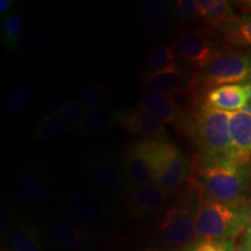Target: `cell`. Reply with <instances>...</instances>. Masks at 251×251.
I'll list each match as a JSON object with an SVG mask.
<instances>
[{
	"mask_svg": "<svg viewBox=\"0 0 251 251\" xmlns=\"http://www.w3.org/2000/svg\"><path fill=\"white\" fill-rule=\"evenodd\" d=\"M0 30H1V43L5 47L9 54L17 50L18 46L20 45L21 37L24 31V19L23 15L18 12L6 14L1 19L0 24Z\"/></svg>",
	"mask_w": 251,
	"mask_h": 251,
	"instance_id": "d4e9b609",
	"label": "cell"
},
{
	"mask_svg": "<svg viewBox=\"0 0 251 251\" xmlns=\"http://www.w3.org/2000/svg\"><path fill=\"white\" fill-rule=\"evenodd\" d=\"M251 247V201H250V211H249V219H248V224L244 230L242 241L240 244V251H246Z\"/></svg>",
	"mask_w": 251,
	"mask_h": 251,
	"instance_id": "d590c367",
	"label": "cell"
},
{
	"mask_svg": "<svg viewBox=\"0 0 251 251\" xmlns=\"http://www.w3.org/2000/svg\"><path fill=\"white\" fill-rule=\"evenodd\" d=\"M144 251H176V249L170 246H168V244H164V246H156V247L147 248Z\"/></svg>",
	"mask_w": 251,
	"mask_h": 251,
	"instance_id": "74e56055",
	"label": "cell"
},
{
	"mask_svg": "<svg viewBox=\"0 0 251 251\" xmlns=\"http://www.w3.org/2000/svg\"><path fill=\"white\" fill-rule=\"evenodd\" d=\"M14 183L18 196L28 205H41L49 194V177L41 165L33 164L25 168L17 176Z\"/></svg>",
	"mask_w": 251,
	"mask_h": 251,
	"instance_id": "8fae6325",
	"label": "cell"
},
{
	"mask_svg": "<svg viewBox=\"0 0 251 251\" xmlns=\"http://www.w3.org/2000/svg\"><path fill=\"white\" fill-rule=\"evenodd\" d=\"M174 19L180 21H193L199 18L196 0H178L172 2Z\"/></svg>",
	"mask_w": 251,
	"mask_h": 251,
	"instance_id": "d6a6232c",
	"label": "cell"
},
{
	"mask_svg": "<svg viewBox=\"0 0 251 251\" xmlns=\"http://www.w3.org/2000/svg\"><path fill=\"white\" fill-rule=\"evenodd\" d=\"M205 105L218 111L234 113L249 105V84H231L209 90Z\"/></svg>",
	"mask_w": 251,
	"mask_h": 251,
	"instance_id": "5bb4252c",
	"label": "cell"
},
{
	"mask_svg": "<svg viewBox=\"0 0 251 251\" xmlns=\"http://www.w3.org/2000/svg\"><path fill=\"white\" fill-rule=\"evenodd\" d=\"M68 205L72 214L85 222L99 221L108 213L101 197L93 190L74 191L69 196Z\"/></svg>",
	"mask_w": 251,
	"mask_h": 251,
	"instance_id": "2e32d148",
	"label": "cell"
},
{
	"mask_svg": "<svg viewBox=\"0 0 251 251\" xmlns=\"http://www.w3.org/2000/svg\"><path fill=\"white\" fill-rule=\"evenodd\" d=\"M12 251H41V238L37 228L33 224L23 221L15 226L8 237Z\"/></svg>",
	"mask_w": 251,
	"mask_h": 251,
	"instance_id": "44dd1931",
	"label": "cell"
},
{
	"mask_svg": "<svg viewBox=\"0 0 251 251\" xmlns=\"http://www.w3.org/2000/svg\"><path fill=\"white\" fill-rule=\"evenodd\" d=\"M224 33L229 45L251 48V17L244 15L240 18L237 23L227 28Z\"/></svg>",
	"mask_w": 251,
	"mask_h": 251,
	"instance_id": "83f0119b",
	"label": "cell"
},
{
	"mask_svg": "<svg viewBox=\"0 0 251 251\" xmlns=\"http://www.w3.org/2000/svg\"><path fill=\"white\" fill-rule=\"evenodd\" d=\"M51 241L61 249L71 250L83 242L85 235L75 222L67 216H57L52 220L49 227Z\"/></svg>",
	"mask_w": 251,
	"mask_h": 251,
	"instance_id": "d6986e66",
	"label": "cell"
},
{
	"mask_svg": "<svg viewBox=\"0 0 251 251\" xmlns=\"http://www.w3.org/2000/svg\"><path fill=\"white\" fill-rule=\"evenodd\" d=\"M230 113L218 111L205 103L197 115L196 140L200 148L198 159L201 161H230Z\"/></svg>",
	"mask_w": 251,
	"mask_h": 251,
	"instance_id": "277c9868",
	"label": "cell"
},
{
	"mask_svg": "<svg viewBox=\"0 0 251 251\" xmlns=\"http://www.w3.org/2000/svg\"><path fill=\"white\" fill-rule=\"evenodd\" d=\"M198 84L208 89L251 83V54L221 51L197 74Z\"/></svg>",
	"mask_w": 251,
	"mask_h": 251,
	"instance_id": "5b68a950",
	"label": "cell"
},
{
	"mask_svg": "<svg viewBox=\"0 0 251 251\" xmlns=\"http://www.w3.org/2000/svg\"><path fill=\"white\" fill-rule=\"evenodd\" d=\"M151 141L152 139L137 141L125 152L122 159L125 178L133 188L153 184V176L149 159Z\"/></svg>",
	"mask_w": 251,
	"mask_h": 251,
	"instance_id": "9c48e42d",
	"label": "cell"
},
{
	"mask_svg": "<svg viewBox=\"0 0 251 251\" xmlns=\"http://www.w3.org/2000/svg\"><path fill=\"white\" fill-rule=\"evenodd\" d=\"M176 59H177V56L171 47H157L150 51L144 65L148 72L161 71L177 65Z\"/></svg>",
	"mask_w": 251,
	"mask_h": 251,
	"instance_id": "f1b7e54d",
	"label": "cell"
},
{
	"mask_svg": "<svg viewBox=\"0 0 251 251\" xmlns=\"http://www.w3.org/2000/svg\"><path fill=\"white\" fill-rule=\"evenodd\" d=\"M250 201L226 203L201 198L196 218V240L229 242L246 230Z\"/></svg>",
	"mask_w": 251,
	"mask_h": 251,
	"instance_id": "7a4b0ae2",
	"label": "cell"
},
{
	"mask_svg": "<svg viewBox=\"0 0 251 251\" xmlns=\"http://www.w3.org/2000/svg\"><path fill=\"white\" fill-rule=\"evenodd\" d=\"M117 125L128 133L152 140L165 139V125L139 108L117 111Z\"/></svg>",
	"mask_w": 251,
	"mask_h": 251,
	"instance_id": "7c38bea8",
	"label": "cell"
},
{
	"mask_svg": "<svg viewBox=\"0 0 251 251\" xmlns=\"http://www.w3.org/2000/svg\"><path fill=\"white\" fill-rule=\"evenodd\" d=\"M34 84L29 80L19 81L9 92L5 103L6 115L9 119H18L26 111L34 96Z\"/></svg>",
	"mask_w": 251,
	"mask_h": 251,
	"instance_id": "7402d4cb",
	"label": "cell"
},
{
	"mask_svg": "<svg viewBox=\"0 0 251 251\" xmlns=\"http://www.w3.org/2000/svg\"><path fill=\"white\" fill-rule=\"evenodd\" d=\"M70 102V98L65 93L50 92L40 99L37 109L42 117H47V115L56 117V115H61V113L67 108Z\"/></svg>",
	"mask_w": 251,
	"mask_h": 251,
	"instance_id": "4dcf8cb0",
	"label": "cell"
},
{
	"mask_svg": "<svg viewBox=\"0 0 251 251\" xmlns=\"http://www.w3.org/2000/svg\"><path fill=\"white\" fill-rule=\"evenodd\" d=\"M193 251H236L231 241L218 242V241H200L196 240Z\"/></svg>",
	"mask_w": 251,
	"mask_h": 251,
	"instance_id": "836d02e7",
	"label": "cell"
},
{
	"mask_svg": "<svg viewBox=\"0 0 251 251\" xmlns=\"http://www.w3.org/2000/svg\"><path fill=\"white\" fill-rule=\"evenodd\" d=\"M9 228V208L7 202L5 200L1 201V207H0V236L4 238L7 234Z\"/></svg>",
	"mask_w": 251,
	"mask_h": 251,
	"instance_id": "e575fe53",
	"label": "cell"
},
{
	"mask_svg": "<svg viewBox=\"0 0 251 251\" xmlns=\"http://www.w3.org/2000/svg\"><path fill=\"white\" fill-rule=\"evenodd\" d=\"M193 166L194 163L192 159L180 151L174 161L157 176L153 184L164 192L171 194L175 191L179 190L181 185L190 179L193 174Z\"/></svg>",
	"mask_w": 251,
	"mask_h": 251,
	"instance_id": "e0dca14e",
	"label": "cell"
},
{
	"mask_svg": "<svg viewBox=\"0 0 251 251\" xmlns=\"http://www.w3.org/2000/svg\"><path fill=\"white\" fill-rule=\"evenodd\" d=\"M65 131L64 125L61 120L59 115L51 117H41L34 127L31 137L36 141H52L64 135Z\"/></svg>",
	"mask_w": 251,
	"mask_h": 251,
	"instance_id": "4316f807",
	"label": "cell"
},
{
	"mask_svg": "<svg viewBox=\"0 0 251 251\" xmlns=\"http://www.w3.org/2000/svg\"><path fill=\"white\" fill-rule=\"evenodd\" d=\"M109 100V91L102 84H93L85 90H83L78 97V101L85 107L87 111L102 107L107 105Z\"/></svg>",
	"mask_w": 251,
	"mask_h": 251,
	"instance_id": "f546056e",
	"label": "cell"
},
{
	"mask_svg": "<svg viewBox=\"0 0 251 251\" xmlns=\"http://www.w3.org/2000/svg\"><path fill=\"white\" fill-rule=\"evenodd\" d=\"M139 80L150 92H157L174 97L176 94L186 93L197 85V75L191 76L179 65L164 69L161 71H144L139 76Z\"/></svg>",
	"mask_w": 251,
	"mask_h": 251,
	"instance_id": "ba28073f",
	"label": "cell"
},
{
	"mask_svg": "<svg viewBox=\"0 0 251 251\" xmlns=\"http://www.w3.org/2000/svg\"><path fill=\"white\" fill-rule=\"evenodd\" d=\"M13 6L12 0H0V14H6Z\"/></svg>",
	"mask_w": 251,
	"mask_h": 251,
	"instance_id": "8d00e7d4",
	"label": "cell"
},
{
	"mask_svg": "<svg viewBox=\"0 0 251 251\" xmlns=\"http://www.w3.org/2000/svg\"><path fill=\"white\" fill-rule=\"evenodd\" d=\"M170 196L155 184L135 187L128 194L127 209L135 219L146 218L158 211Z\"/></svg>",
	"mask_w": 251,
	"mask_h": 251,
	"instance_id": "9a60e30c",
	"label": "cell"
},
{
	"mask_svg": "<svg viewBox=\"0 0 251 251\" xmlns=\"http://www.w3.org/2000/svg\"><path fill=\"white\" fill-rule=\"evenodd\" d=\"M194 166L192 179L201 198L226 203L247 200L246 194L251 183L249 165H238L228 159L201 161L197 158Z\"/></svg>",
	"mask_w": 251,
	"mask_h": 251,
	"instance_id": "6da1fadb",
	"label": "cell"
},
{
	"mask_svg": "<svg viewBox=\"0 0 251 251\" xmlns=\"http://www.w3.org/2000/svg\"><path fill=\"white\" fill-rule=\"evenodd\" d=\"M179 152L180 150L166 139L151 141L149 159L153 176V180L156 179L157 176L161 174L166 166L174 161Z\"/></svg>",
	"mask_w": 251,
	"mask_h": 251,
	"instance_id": "603a6c76",
	"label": "cell"
},
{
	"mask_svg": "<svg viewBox=\"0 0 251 251\" xmlns=\"http://www.w3.org/2000/svg\"><path fill=\"white\" fill-rule=\"evenodd\" d=\"M139 18L147 29H164L171 23V19H174L172 2L165 0H153L147 2L140 8Z\"/></svg>",
	"mask_w": 251,
	"mask_h": 251,
	"instance_id": "ffe728a7",
	"label": "cell"
},
{
	"mask_svg": "<svg viewBox=\"0 0 251 251\" xmlns=\"http://www.w3.org/2000/svg\"><path fill=\"white\" fill-rule=\"evenodd\" d=\"M177 58L197 69L206 67L219 52V43L208 31L190 30L178 34L171 42Z\"/></svg>",
	"mask_w": 251,
	"mask_h": 251,
	"instance_id": "52a82bcc",
	"label": "cell"
},
{
	"mask_svg": "<svg viewBox=\"0 0 251 251\" xmlns=\"http://www.w3.org/2000/svg\"><path fill=\"white\" fill-rule=\"evenodd\" d=\"M113 125H117V109L106 105L87 112L75 134L78 137L94 136L108 130Z\"/></svg>",
	"mask_w": 251,
	"mask_h": 251,
	"instance_id": "ac0fdd59",
	"label": "cell"
},
{
	"mask_svg": "<svg viewBox=\"0 0 251 251\" xmlns=\"http://www.w3.org/2000/svg\"><path fill=\"white\" fill-rule=\"evenodd\" d=\"M238 20L240 17L235 13L233 6L225 0H219V4L206 15L202 21L212 29L225 31Z\"/></svg>",
	"mask_w": 251,
	"mask_h": 251,
	"instance_id": "484cf974",
	"label": "cell"
},
{
	"mask_svg": "<svg viewBox=\"0 0 251 251\" xmlns=\"http://www.w3.org/2000/svg\"><path fill=\"white\" fill-rule=\"evenodd\" d=\"M248 5H249V6H250V7H251V1H249V2H248Z\"/></svg>",
	"mask_w": 251,
	"mask_h": 251,
	"instance_id": "b9f144b4",
	"label": "cell"
},
{
	"mask_svg": "<svg viewBox=\"0 0 251 251\" xmlns=\"http://www.w3.org/2000/svg\"><path fill=\"white\" fill-rule=\"evenodd\" d=\"M194 243H196V241H194V242H192V243L187 244V246L178 248V249H176V251H193L194 250Z\"/></svg>",
	"mask_w": 251,
	"mask_h": 251,
	"instance_id": "f35d334b",
	"label": "cell"
},
{
	"mask_svg": "<svg viewBox=\"0 0 251 251\" xmlns=\"http://www.w3.org/2000/svg\"><path fill=\"white\" fill-rule=\"evenodd\" d=\"M136 108L149 113L164 125L181 124L185 119L183 109L174 97L146 91L139 97Z\"/></svg>",
	"mask_w": 251,
	"mask_h": 251,
	"instance_id": "4fadbf2b",
	"label": "cell"
},
{
	"mask_svg": "<svg viewBox=\"0 0 251 251\" xmlns=\"http://www.w3.org/2000/svg\"><path fill=\"white\" fill-rule=\"evenodd\" d=\"M249 107L251 108V83H249Z\"/></svg>",
	"mask_w": 251,
	"mask_h": 251,
	"instance_id": "ab89813d",
	"label": "cell"
},
{
	"mask_svg": "<svg viewBox=\"0 0 251 251\" xmlns=\"http://www.w3.org/2000/svg\"><path fill=\"white\" fill-rule=\"evenodd\" d=\"M246 251H251V247H250V248H249V249H247V250H246Z\"/></svg>",
	"mask_w": 251,
	"mask_h": 251,
	"instance_id": "7bdbcfd3",
	"label": "cell"
},
{
	"mask_svg": "<svg viewBox=\"0 0 251 251\" xmlns=\"http://www.w3.org/2000/svg\"><path fill=\"white\" fill-rule=\"evenodd\" d=\"M0 251H12V250L9 249V248H8L7 246H4V244H2L1 249H0Z\"/></svg>",
	"mask_w": 251,
	"mask_h": 251,
	"instance_id": "60d3db41",
	"label": "cell"
},
{
	"mask_svg": "<svg viewBox=\"0 0 251 251\" xmlns=\"http://www.w3.org/2000/svg\"><path fill=\"white\" fill-rule=\"evenodd\" d=\"M230 161L248 166L251 163V108L230 113Z\"/></svg>",
	"mask_w": 251,
	"mask_h": 251,
	"instance_id": "30bf717a",
	"label": "cell"
},
{
	"mask_svg": "<svg viewBox=\"0 0 251 251\" xmlns=\"http://www.w3.org/2000/svg\"><path fill=\"white\" fill-rule=\"evenodd\" d=\"M200 201L201 194L191 176L158 224V231L165 244L178 249L196 241V218Z\"/></svg>",
	"mask_w": 251,
	"mask_h": 251,
	"instance_id": "3957f363",
	"label": "cell"
},
{
	"mask_svg": "<svg viewBox=\"0 0 251 251\" xmlns=\"http://www.w3.org/2000/svg\"><path fill=\"white\" fill-rule=\"evenodd\" d=\"M54 39V29L48 25H39L33 28L21 42L20 51L24 57H31L45 50Z\"/></svg>",
	"mask_w": 251,
	"mask_h": 251,
	"instance_id": "cb8c5ba5",
	"label": "cell"
},
{
	"mask_svg": "<svg viewBox=\"0 0 251 251\" xmlns=\"http://www.w3.org/2000/svg\"><path fill=\"white\" fill-rule=\"evenodd\" d=\"M87 112L89 111L78 100H75V101L69 103L67 108L59 115L63 125H64L65 131L70 133L72 130H76L80 122L83 121V119L85 118Z\"/></svg>",
	"mask_w": 251,
	"mask_h": 251,
	"instance_id": "1f68e13d",
	"label": "cell"
},
{
	"mask_svg": "<svg viewBox=\"0 0 251 251\" xmlns=\"http://www.w3.org/2000/svg\"><path fill=\"white\" fill-rule=\"evenodd\" d=\"M89 184L100 197H112L120 192L126 181L124 165L115 155L97 153L86 163Z\"/></svg>",
	"mask_w": 251,
	"mask_h": 251,
	"instance_id": "8992f818",
	"label": "cell"
}]
</instances>
